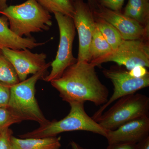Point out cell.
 I'll return each instance as SVG.
<instances>
[{"mask_svg":"<svg viewBox=\"0 0 149 149\" xmlns=\"http://www.w3.org/2000/svg\"><path fill=\"white\" fill-rule=\"evenodd\" d=\"M113 52L112 49L96 26L89 51V62L95 66L101 60Z\"/></svg>","mask_w":149,"mask_h":149,"instance_id":"obj_15","label":"cell"},{"mask_svg":"<svg viewBox=\"0 0 149 149\" xmlns=\"http://www.w3.org/2000/svg\"><path fill=\"white\" fill-rule=\"evenodd\" d=\"M110 61L125 66L128 71L139 65L149 67L148 40H123L115 51L100 61L97 66Z\"/></svg>","mask_w":149,"mask_h":149,"instance_id":"obj_8","label":"cell"},{"mask_svg":"<svg viewBox=\"0 0 149 149\" xmlns=\"http://www.w3.org/2000/svg\"><path fill=\"white\" fill-rule=\"evenodd\" d=\"M96 120L107 130H114L130 120L149 116V98L140 93L124 96Z\"/></svg>","mask_w":149,"mask_h":149,"instance_id":"obj_5","label":"cell"},{"mask_svg":"<svg viewBox=\"0 0 149 149\" xmlns=\"http://www.w3.org/2000/svg\"><path fill=\"white\" fill-rule=\"evenodd\" d=\"M128 73L130 76L137 78L145 77L147 74H149L146 68L141 65L136 66L133 68V69L128 71Z\"/></svg>","mask_w":149,"mask_h":149,"instance_id":"obj_24","label":"cell"},{"mask_svg":"<svg viewBox=\"0 0 149 149\" xmlns=\"http://www.w3.org/2000/svg\"><path fill=\"white\" fill-rule=\"evenodd\" d=\"M137 149H149V136L137 143Z\"/></svg>","mask_w":149,"mask_h":149,"instance_id":"obj_26","label":"cell"},{"mask_svg":"<svg viewBox=\"0 0 149 149\" xmlns=\"http://www.w3.org/2000/svg\"><path fill=\"white\" fill-rule=\"evenodd\" d=\"M125 0H96L101 6L111 10L121 11Z\"/></svg>","mask_w":149,"mask_h":149,"instance_id":"obj_23","label":"cell"},{"mask_svg":"<svg viewBox=\"0 0 149 149\" xmlns=\"http://www.w3.org/2000/svg\"><path fill=\"white\" fill-rule=\"evenodd\" d=\"M95 19L96 26L102 35L113 52L115 51L123 40L120 33L112 24L102 19L95 16Z\"/></svg>","mask_w":149,"mask_h":149,"instance_id":"obj_17","label":"cell"},{"mask_svg":"<svg viewBox=\"0 0 149 149\" xmlns=\"http://www.w3.org/2000/svg\"><path fill=\"white\" fill-rule=\"evenodd\" d=\"M0 14L8 19L10 30L20 37H32V33L48 31L52 25L50 13L37 0L8 6Z\"/></svg>","mask_w":149,"mask_h":149,"instance_id":"obj_2","label":"cell"},{"mask_svg":"<svg viewBox=\"0 0 149 149\" xmlns=\"http://www.w3.org/2000/svg\"><path fill=\"white\" fill-rule=\"evenodd\" d=\"M11 142L13 149H60L61 147L60 137L19 139L13 136Z\"/></svg>","mask_w":149,"mask_h":149,"instance_id":"obj_14","label":"cell"},{"mask_svg":"<svg viewBox=\"0 0 149 149\" xmlns=\"http://www.w3.org/2000/svg\"><path fill=\"white\" fill-rule=\"evenodd\" d=\"M2 52L13 65L19 81L27 79L29 74H34L42 70L47 65V55L44 53H34L26 49L14 50L3 48Z\"/></svg>","mask_w":149,"mask_h":149,"instance_id":"obj_11","label":"cell"},{"mask_svg":"<svg viewBox=\"0 0 149 149\" xmlns=\"http://www.w3.org/2000/svg\"><path fill=\"white\" fill-rule=\"evenodd\" d=\"M70 145L71 149H88L82 147L80 144L73 141H70Z\"/></svg>","mask_w":149,"mask_h":149,"instance_id":"obj_27","label":"cell"},{"mask_svg":"<svg viewBox=\"0 0 149 149\" xmlns=\"http://www.w3.org/2000/svg\"><path fill=\"white\" fill-rule=\"evenodd\" d=\"M8 0H0V11L6 8L8 6L7 4Z\"/></svg>","mask_w":149,"mask_h":149,"instance_id":"obj_28","label":"cell"},{"mask_svg":"<svg viewBox=\"0 0 149 149\" xmlns=\"http://www.w3.org/2000/svg\"><path fill=\"white\" fill-rule=\"evenodd\" d=\"M51 62L31 77L10 86V95L8 107L17 116L24 120L36 121L40 125L49 121L43 114L35 95V85L45 76Z\"/></svg>","mask_w":149,"mask_h":149,"instance_id":"obj_4","label":"cell"},{"mask_svg":"<svg viewBox=\"0 0 149 149\" xmlns=\"http://www.w3.org/2000/svg\"><path fill=\"white\" fill-rule=\"evenodd\" d=\"M47 42H39L32 37H18L10 29L7 17L3 15L0 17V49L3 48L14 50L31 49L42 46Z\"/></svg>","mask_w":149,"mask_h":149,"instance_id":"obj_13","label":"cell"},{"mask_svg":"<svg viewBox=\"0 0 149 149\" xmlns=\"http://www.w3.org/2000/svg\"><path fill=\"white\" fill-rule=\"evenodd\" d=\"M13 131L9 128L0 132V149H13L11 142Z\"/></svg>","mask_w":149,"mask_h":149,"instance_id":"obj_21","label":"cell"},{"mask_svg":"<svg viewBox=\"0 0 149 149\" xmlns=\"http://www.w3.org/2000/svg\"><path fill=\"white\" fill-rule=\"evenodd\" d=\"M123 13L142 25L149 27V0H128Z\"/></svg>","mask_w":149,"mask_h":149,"instance_id":"obj_16","label":"cell"},{"mask_svg":"<svg viewBox=\"0 0 149 149\" xmlns=\"http://www.w3.org/2000/svg\"><path fill=\"white\" fill-rule=\"evenodd\" d=\"M149 134V116H146L126 123L115 130H108L106 138L108 144H137Z\"/></svg>","mask_w":149,"mask_h":149,"instance_id":"obj_12","label":"cell"},{"mask_svg":"<svg viewBox=\"0 0 149 149\" xmlns=\"http://www.w3.org/2000/svg\"><path fill=\"white\" fill-rule=\"evenodd\" d=\"M22 121L23 120L21 118L14 114L8 109L0 108V132L14 124Z\"/></svg>","mask_w":149,"mask_h":149,"instance_id":"obj_20","label":"cell"},{"mask_svg":"<svg viewBox=\"0 0 149 149\" xmlns=\"http://www.w3.org/2000/svg\"><path fill=\"white\" fill-rule=\"evenodd\" d=\"M10 86L0 82V108L8 107L10 99Z\"/></svg>","mask_w":149,"mask_h":149,"instance_id":"obj_22","label":"cell"},{"mask_svg":"<svg viewBox=\"0 0 149 149\" xmlns=\"http://www.w3.org/2000/svg\"><path fill=\"white\" fill-rule=\"evenodd\" d=\"M54 14L59 30V43L55 59L51 63V72L42 79L47 82L60 77L68 67L77 61L72 54V46L76 34L73 19L59 13Z\"/></svg>","mask_w":149,"mask_h":149,"instance_id":"obj_6","label":"cell"},{"mask_svg":"<svg viewBox=\"0 0 149 149\" xmlns=\"http://www.w3.org/2000/svg\"><path fill=\"white\" fill-rule=\"evenodd\" d=\"M95 66L90 62H77L68 67L58 79L50 82L63 100L68 103L89 101L102 106L108 100L109 91L101 82Z\"/></svg>","mask_w":149,"mask_h":149,"instance_id":"obj_1","label":"cell"},{"mask_svg":"<svg viewBox=\"0 0 149 149\" xmlns=\"http://www.w3.org/2000/svg\"><path fill=\"white\" fill-rule=\"evenodd\" d=\"M19 82L13 65L0 49V82L12 86Z\"/></svg>","mask_w":149,"mask_h":149,"instance_id":"obj_19","label":"cell"},{"mask_svg":"<svg viewBox=\"0 0 149 149\" xmlns=\"http://www.w3.org/2000/svg\"><path fill=\"white\" fill-rule=\"evenodd\" d=\"M85 102L69 103V113L60 120L49 121L30 132L19 135L20 139L56 137L60 133L73 131H85L99 134L106 138L108 130L90 117L85 109Z\"/></svg>","mask_w":149,"mask_h":149,"instance_id":"obj_3","label":"cell"},{"mask_svg":"<svg viewBox=\"0 0 149 149\" xmlns=\"http://www.w3.org/2000/svg\"><path fill=\"white\" fill-rule=\"evenodd\" d=\"M50 13H59L73 17L74 12L73 0H37Z\"/></svg>","mask_w":149,"mask_h":149,"instance_id":"obj_18","label":"cell"},{"mask_svg":"<svg viewBox=\"0 0 149 149\" xmlns=\"http://www.w3.org/2000/svg\"><path fill=\"white\" fill-rule=\"evenodd\" d=\"M72 19L79 37L77 62H89L90 45L96 25L93 10L84 0H73Z\"/></svg>","mask_w":149,"mask_h":149,"instance_id":"obj_9","label":"cell"},{"mask_svg":"<svg viewBox=\"0 0 149 149\" xmlns=\"http://www.w3.org/2000/svg\"><path fill=\"white\" fill-rule=\"evenodd\" d=\"M91 9L94 16L108 22L117 29L123 40H149V27L125 16L121 11L111 10L98 3Z\"/></svg>","mask_w":149,"mask_h":149,"instance_id":"obj_10","label":"cell"},{"mask_svg":"<svg viewBox=\"0 0 149 149\" xmlns=\"http://www.w3.org/2000/svg\"><path fill=\"white\" fill-rule=\"evenodd\" d=\"M88 3L91 8H93L95 7L97 3L96 0H88Z\"/></svg>","mask_w":149,"mask_h":149,"instance_id":"obj_29","label":"cell"},{"mask_svg":"<svg viewBox=\"0 0 149 149\" xmlns=\"http://www.w3.org/2000/svg\"><path fill=\"white\" fill-rule=\"evenodd\" d=\"M106 149H137V144H108Z\"/></svg>","mask_w":149,"mask_h":149,"instance_id":"obj_25","label":"cell"},{"mask_svg":"<svg viewBox=\"0 0 149 149\" xmlns=\"http://www.w3.org/2000/svg\"><path fill=\"white\" fill-rule=\"evenodd\" d=\"M102 72L105 77L111 81L113 92L106 103L100 107L94 113L92 117L95 120L113 102L124 96L136 93L149 86V74L141 78L133 77L129 74L128 71L118 66H112L109 69H104Z\"/></svg>","mask_w":149,"mask_h":149,"instance_id":"obj_7","label":"cell"}]
</instances>
